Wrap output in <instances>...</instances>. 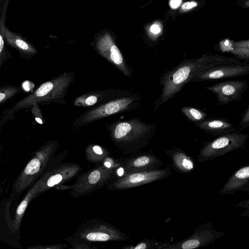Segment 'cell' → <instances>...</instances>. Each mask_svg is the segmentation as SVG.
<instances>
[{
    "instance_id": "obj_1",
    "label": "cell",
    "mask_w": 249,
    "mask_h": 249,
    "mask_svg": "<svg viewBox=\"0 0 249 249\" xmlns=\"http://www.w3.org/2000/svg\"><path fill=\"white\" fill-rule=\"evenodd\" d=\"M234 56L207 53L202 57L185 59L160 77L162 89L160 97L154 104L155 111L163 103L176 95L193 78L204 71L221 65L240 62Z\"/></svg>"
},
{
    "instance_id": "obj_2",
    "label": "cell",
    "mask_w": 249,
    "mask_h": 249,
    "mask_svg": "<svg viewBox=\"0 0 249 249\" xmlns=\"http://www.w3.org/2000/svg\"><path fill=\"white\" fill-rule=\"evenodd\" d=\"M75 78L74 72H64L42 83L33 92L16 102L10 108L3 110L0 126L18 111L31 108L34 104H66L64 98Z\"/></svg>"
},
{
    "instance_id": "obj_3",
    "label": "cell",
    "mask_w": 249,
    "mask_h": 249,
    "mask_svg": "<svg viewBox=\"0 0 249 249\" xmlns=\"http://www.w3.org/2000/svg\"><path fill=\"white\" fill-rule=\"evenodd\" d=\"M107 128L114 143L125 155L137 153L149 144L156 125L141 121L139 118L118 121Z\"/></svg>"
},
{
    "instance_id": "obj_4",
    "label": "cell",
    "mask_w": 249,
    "mask_h": 249,
    "mask_svg": "<svg viewBox=\"0 0 249 249\" xmlns=\"http://www.w3.org/2000/svg\"><path fill=\"white\" fill-rule=\"evenodd\" d=\"M140 100L138 96L126 92L87 110L76 119L73 124L76 126H83L118 113L132 110L138 107Z\"/></svg>"
},
{
    "instance_id": "obj_5",
    "label": "cell",
    "mask_w": 249,
    "mask_h": 249,
    "mask_svg": "<svg viewBox=\"0 0 249 249\" xmlns=\"http://www.w3.org/2000/svg\"><path fill=\"white\" fill-rule=\"evenodd\" d=\"M249 135L238 131L217 136L203 143L197 158L198 162L212 160L239 149H245Z\"/></svg>"
},
{
    "instance_id": "obj_6",
    "label": "cell",
    "mask_w": 249,
    "mask_h": 249,
    "mask_svg": "<svg viewBox=\"0 0 249 249\" xmlns=\"http://www.w3.org/2000/svg\"><path fill=\"white\" fill-rule=\"evenodd\" d=\"M225 232L213 229L211 222L203 223L188 237L170 244L165 249H194L207 247L222 237Z\"/></svg>"
},
{
    "instance_id": "obj_7",
    "label": "cell",
    "mask_w": 249,
    "mask_h": 249,
    "mask_svg": "<svg viewBox=\"0 0 249 249\" xmlns=\"http://www.w3.org/2000/svg\"><path fill=\"white\" fill-rule=\"evenodd\" d=\"M172 174L169 167L124 174L111 184L115 190H124L166 178Z\"/></svg>"
},
{
    "instance_id": "obj_8",
    "label": "cell",
    "mask_w": 249,
    "mask_h": 249,
    "mask_svg": "<svg viewBox=\"0 0 249 249\" xmlns=\"http://www.w3.org/2000/svg\"><path fill=\"white\" fill-rule=\"evenodd\" d=\"M248 84L246 80H227L205 87V89L215 95L218 105L221 106L240 100Z\"/></svg>"
},
{
    "instance_id": "obj_9",
    "label": "cell",
    "mask_w": 249,
    "mask_h": 249,
    "mask_svg": "<svg viewBox=\"0 0 249 249\" xmlns=\"http://www.w3.org/2000/svg\"><path fill=\"white\" fill-rule=\"evenodd\" d=\"M249 75V63L240 62L213 67L200 72L191 82L219 80Z\"/></svg>"
},
{
    "instance_id": "obj_10",
    "label": "cell",
    "mask_w": 249,
    "mask_h": 249,
    "mask_svg": "<svg viewBox=\"0 0 249 249\" xmlns=\"http://www.w3.org/2000/svg\"><path fill=\"white\" fill-rule=\"evenodd\" d=\"M97 52L113 65L124 76H130L133 71L125 63L123 56L111 37L105 36L99 38L95 44Z\"/></svg>"
},
{
    "instance_id": "obj_11",
    "label": "cell",
    "mask_w": 249,
    "mask_h": 249,
    "mask_svg": "<svg viewBox=\"0 0 249 249\" xmlns=\"http://www.w3.org/2000/svg\"><path fill=\"white\" fill-rule=\"evenodd\" d=\"M162 164L161 160L152 152L137 153L124 159L122 168L126 174L159 169Z\"/></svg>"
},
{
    "instance_id": "obj_12",
    "label": "cell",
    "mask_w": 249,
    "mask_h": 249,
    "mask_svg": "<svg viewBox=\"0 0 249 249\" xmlns=\"http://www.w3.org/2000/svg\"><path fill=\"white\" fill-rule=\"evenodd\" d=\"M125 93L112 89L89 92L76 98L73 105L76 107L91 108Z\"/></svg>"
},
{
    "instance_id": "obj_13",
    "label": "cell",
    "mask_w": 249,
    "mask_h": 249,
    "mask_svg": "<svg viewBox=\"0 0 249 249\" xmlns=\"http://www.w3.org/2000/svg\"><path fill=\"white\" fill-rule=\"evenodd\" d=\"M249 186V163L234 172L220 190L221 195H231L237 191H246Z\"/></svg>"
},
{
    "instance_id": "obj_14",
    "label": "cell",
    "mask_w": 249,
    "mask_h": 249,
    "mask_svg": "<svg viewBox=\"0 0 249 249\" xmlns=\"http://www.w3.org/2000/svg\"><path fill=\"white\" fill-rule=\"evenodd\" d=\"M196 125L203 131L214 136H219L237 131L234 124L227 119L211 118L196 123Z\"/></svg>"
},
{
    "instance_id": "obj_15",
    "label": "cell",
    "mask_w": 249,
    "mask_h": 249,
    "mask_svg": "<svg viewBox=\"0 0 249 249\" xmlns=\"http://www.w3.org/2000/svg\"><path fill=\"white\" fill-rule=\"evenodd\" d=\"M171 159L173 168L176 172L181 174H189L195 168L194 160L183 150L174 148L165 151Z\"/></svg>"
},
{
    "instance_id": "obj_16",
    "label": "cell",
    "mask_w": 249,
    "mask_h": 249,
    "mask_svg": "<svg viewBox=\"0 0 249 249\" xmlns=\"http://www.w3.org/2000/svg\"><path fill=\"white\" fill-rule=\"evenodd\" d=\"M222 52L231 53L241 61L249 63V39L239 41L226 39L219 45Z\"/></svg>"
},
{
    "instance_id": "obj_17",
    "label": "cell",
    "mask_w": 249,
    "mask_h": 249,
    "mask_svg": "<svg viewBox=\"0 0 249 249\" xmlns=\"http://www.w3.org/2000/svg\"><path fill=\"white\" fill-rule=\"evenodd\" d=\"M4 36L8 43L18 50L23 56L27 58L36 53V49L32 45L18 36L5 30Z\"/></svg>"
},
{
    "instance_id": "obj_18",
    "label": "cell",
    "mask_w": 249,
    "mask_h": 249,
    "mask_svg": "<svg viewBox=\"0 0 249 249\" xmlns=\"http://www.w3.org/2000/svg\"><path fill=\"white\" fill-rule=\"evenodd\" d=\"M169 243H164L153 239L144 238L135 246H125L124 249H165Z\"/></svg>"
},
{
    "instance_id": "obj_19",
    "label": "cell",
    "mask_w": 249,
    "mask_h": 249,
    "mask_svg": "<svg viewBox=\"0 0 249 249\" xmlns=\"http://www.w3.org/2000/svg\"><path fill=\"white\" fill-rule=\"evenodd\" d=\"M181 111L188 119L196 123L204 120L207 116L203 111L192 107H183Z\"/></svg>"
},
{
    "instance_id": "obj_20",
    "label": "cell",
    "mask_w": 249,
    "mask_h": 249,
    "mask_svg": "<svg viewBox=\"0 0 249 249\" xmlns=\"http://www.w3.org/2000/svg\"><path fill=\"white\" fill-rule=\"evenodd\" d=\"M21 92L20 87L6 85L1 87L0 89V105L2 106L8 100L16 96L18 93Z\"/></svg>"
},
{
    "instance_id": "obj_21",
    "label": "cell",
    "mask_w": 249,
    "mask_h": 249,
    "mask_svg": "<svg viewBox=\"0 0 249 249\" xmlns=\"http://www.w3.org/2000/svg\"><path fill=\"white\" fill-rule=\"evenodd\" d=\"M11 54L6 50L3 37L1 33L0 34V68L8 59L11 58Z\"/></svg>"
},
{
    "instance_id": "obj_22",
    "label": "cell",
    "mask_w": 249,
    "mask_h": 249,
    "mask_svg": "<svg viewBox=\"0 0 249 249\" xmlns=\"http://www.w3.org/2000/svg\"><path fill=\"white\" fill-rule=\"evenodd\" d=\"M40 162L37 159L32 160L27 165L24 172L27 175H33L38 172L40 169Z\"/></svg>"
},
{
    "instance_id": "obj_23",
    "label": "cell",
    "mask_w": 249,
    "mask_h": 249,
    "mask_svg": "<svg viewBox=\"0 0 249 249\" xmlns=\"http://www.w3.org/2000/svg\"><path fill=\"white\" fill-rule=\"evenodd\" d=\"M38 105V104H34L31 107V113L36 123L43 124H44L45 121Z\"/></svg>"
},
{
    "instance_id": "obj_24",
    "label": "cell",
    "mask_w": 249,
    "mask_h": 249,
    "mask_svg": "<svg viewBox=\"0 0 249 249\" xmlns=\"http://www.w3.org/2000/svg\"><path fill=\"white\" fill-rule=\"evenodd\" d=\"M248 128H249V105L239 122L238 129L242 130Z\"/></svg>"
},
{
    "instance_id": "obj_25",
    "label": "cell",
    "mask_w": 249,
    "mask_h": 249,
    "mask_svg": "<svg viewBox=\"0 0 249 249\" xmlns=\"http://www.w3.org/2000/svg\"><path fill=\"white\" fill-rule=\"evenodd\" d=\"M199 5V2L195 0H191L184 2L180 7V11L186 12L190 11Z\"/></svg>"
},
{
    "instance_id": "obj_26",
    "label": "cell",
    "mask_w": 249,
    "mask_h": 249,
    "mask_svg": "<svg viewBox=\"0 0 249 249\" xmlns=\"http://www.w3.org/2000/svg\"><path fill=\"white\" fill-rule=\"evenodd\" d=\"M235 207L244 209V211L240 213L241 216L249 217V197L248 199L238 202Z\"/></svg>"
},
{
    "instance_id": "obj_27",
    "label": "cell",
    "mask_w": 249,
    "mask_h": 249,
    "mask_svg": "<svg viewBox=\"0 0 249 249\" xmlns=\"http://www.w3.org/2000/svg\"><path fill=\"white\" fill-rule=\"evenodd\" d=\"M101 173L97 170L92 171L89 177V181L91 184L97 183L101 178Z\"/></svg>"
},
{
    "instance_id": "obj_28",
    "label": "cell",
    "mask_w": 249,
    "mask_h": 249,
    "mask_svg": "<svg viewBox=\"0 0 249 249\" xmlns=\"http://www.w3.org/2000/svg\"><path fill=\"white\" fill-rule=\"evenodd\" d=\"M62 179L61 175L56 174L51 177L47 181V185L49 187H52L59 183Z\"/></svg>"
},
{
    "instance_id": "obj_29",
    "label": "cell",
    "mask_w": 249,
    "mask_h": 249,
    "mask_svg": "<svg viewBox=\"0 0 249 249\" xmlns=\"http://www.w3.org/2000/svg\"><path fill=\"white\" fill-rule=\"evenodd\" d=\"M27 206V202L26 200H23L21 202V203L19 204L18 206L17 210V213L18 215H20L22 214Z\"/></svg>"
},
{
    "instance_id": "obj_30",
    "label": "cell",
    "mask_w": 249,
    "mask_h": 249,
    "mask_svg": "<svg viewBox=\"0 0 249 249\" xmlns=\"http://www.w3.org/2000/svg\"><path fill=\"white\" fill-rule=\"evenodd\" d=\"M182 0H170L169 5L172 9H176L181 5Z\"/></svg>"
},
{
    "instance_id": "obj_31",
    "label": "cell",
    "mask_w": 249,
    "mask_h": 249,
    "mask_svg": "<svg viewBox=\"0 0 249 249\" xmlns=\"http://www.w3.org/2000/svg\"><path fill=\"white\" fill-rule=\"evenodd\" d=\"M150 30L153 34L156 35L160 32L161 28L159 24L154 23L151 26Z\"/></svg>"
},
{
    "instance_id": "obj_32",
    "label": "cell",
    "mask_w": 249,
    "mask_h": 249,
    "mask_svg": "<svg viewBox=\"0 0 249 249\" xmlns=\"http://www.w3.org/2000/svg\"><path fill=\"white\" fill-rule=\"evenodd\" d=\"M236 3L244 8H249V0H236Z\"/></svg>"
},
{
    "instance_id": "obj_33",
    "label": "cell",
    "mask_w": 249,
    "mask_h": 249,
    "mask_svg": "<svg viewBox=\"0 0 249 249\" xmlns=\"http://www.w3.org/2000/svg\"><path fill=\"white\" fill-rule=\"evenodd\" d=\"M93 151L97 155H102L104 153V151L102 147L98 145H94L92 147Z\"/></svg>"
},
{
    "instance_id": "obj_34",
    "label": "cell",
    "mask_w": 249,
    "mask_h": 249,
    "mask_svg": "<svg viewBox=\"0 0 249 249\" xmlns=\"http://www.w3.org/2000/svg\"><path fill=\"white\" fill-rule=\"evenodd\" d=\"M104 165H105V166H106L107 167H108V168H110V167H111V163L109 162H108V161H106L104 163Z\"/></svg>"
},
{
    "instance_id": "obj_35",
    "label": "cell",
    "mask_w": 249,
    "mask_h": 249,
    "mask_svg": "<svg viewBox=\"0 0 249 249\" xmlns=\"http://www.w3.org/2000/svg\"><path fill=\"white\" fill-rule=\"evenodd\" d=\"M0 1H1V0H0Z\"/></svg>"
}]
</instances>
